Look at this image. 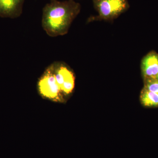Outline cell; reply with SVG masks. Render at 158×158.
<instances>
[{
    "label": "cell",
    "instance_id": "obj_5",
    "mask_svg": "<svg viewBox=\"0 0 158 158\" xmlns=\"http://www.w3.org/2000/svg\"><path fill=\"white\" fill-rule=\"evenodd\" d=\"M25 0H0V17L15 18L23 12Z\"/></svg>",
    "mask_w": 158,
    "mask_h": 158
},
{
    "label": "cell",
    "instance_id": "obj_6",
    "mask_svg": "<svg viewBox=\"0 0 158 158\" xmlns=\"http://www.w3.org/2000/svg\"><path fill=\"white\" fill-rule=\"evenodd\" d=\"M142 69L144 77L149 79H157L158 75V55L148 54L142 61Z\"/></svg>",
    "mask_w": 158,
    "mask_h": 158
},
{
    "label": "cell",
    "instance_id": "obj_3",
    "mask_svg": "<svg viewBox=\"0 0 158 158\" xmlns=\"http://www.w3.org/2000/svg\"><path fill=\"white\" fill-rule=\"evenodd\" d=\"M99 16L104 19L116 17L128 8L127 0H93Z\"/></svg>",
    "mask_w": 158,
    "mask_h": 158
},
{
    "label": "cell",
    "instance_id": "obj_8",
    "mask_svg": "<svg viewBox=\"0 0 158 158\" xmlns=\"http://www.w3.org/2000/svg\"><path fill=\"white\" fill-rule=\"evenodd\" d=\"M144 89L158 94V80L149 79L148 80Z\"/></svg>",
    "mask_w": 158,
    "mask_h": 158
},
{
    "label": "cell",
    "instance_id": "obj_2",
    "mask_svg": "<svg viewBox=\"0 0 158 158\" xmlns=\"http://www.w3.org/2000/svg\"><path fill=\"white\" fill-rule=\"evenodd\" d=\"M39 94L43 98L56 102H63L65 97L57 83L52 64L44 71L37 84Z\"/></svg>",
    "mask_w": 158,
    "mask_h": 158
},
{
    "label": "cell",
    "instance_id": "obj_4",
    "mask_svg": "<svg viewBox=\"0 0 158 158\" xmlns=\"http://www.w3.org/2000/svg\"><path fill=\"white\" fill-rule=\"evenodd\" d=\"M52 65L57 83L65 97L70 94L74 88V74L70 69L63 62H54Z\"/></svg>",
    "mask_w": 158,
    "mask_h": 158
},
{
    "label": "cell",
    "instance_id": "obj_7",
    "mask_svg": "<svg viewBox=\"0 0 158 158\" xmlns=\"http://www.w3.org/2000/svg\"><path fill=\"white\" fill-rule=\"evenodd\" d=\"M141 101L142 104L147 106H158V94L151 92L144 89L141 94Z\"/></svg>",
    "mask_w": 158,
    "mask_h": 158
},
{
    "label": "cell",
    "instance_id": "obj_9",
    "mask_svg": "<svg viewBox=\"0 0 158 158\" xmlns=\"http://www.w3.org/2000/svg\"><path fill=\"white\" fill-rule=\"evenodd\" d=\"M157 80H158V75L157 77Z\"/></svg>",
    "mask_w": 158,
    "mask_h": 158
},
{
    "label": "cell",
    "instance_id": "obj_1",
    "mask_svg": "<svg viewBox=\"0 0 158 158\" xmlns=\"http://www.w3.org/2000/svg\"><path fill=\"white\" fill-rule=\"evenodd\" d=\"M80 10V4L73 0H50L43 9V28L50 37L65 35Z\"/></svg>",
    "mask_w": 158,
    "mask_h": 158
}]
</instances>
